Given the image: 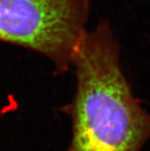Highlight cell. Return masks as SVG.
Masks as SVG:
<instances>
[{
    "mask_svg": "<svg viewBox=\"0 0 150 151\" xmlns=\"http://www.w3.org/2000/svg\"><path fill=\"white\" fill-rule=\"evenodd\" d=\"M76 91L67 107L68 151H141L150 139V115L135 98L108 22L88 31L74 57Z\"/></svg>",
    "mask_w": 150,
    "mask_h": 151,
    "instance_id": "obj_1",
    "label": "cell"
},
{
    "mask_svg": "<svg viewBox=\"0 0 150 151\" xmlns=\"http://www.w3.org/2000/svg\"><path fill=\"white\" fill-rule=\"evenodd\" d=\"M89 0H0V41L48 58L64 72L88 32Z\"/></svg>",
    "mask_w": 150,
    "mask_h": 151,
    "instance_id": "obj_2",
    "label": "cell"
}]
</instances>
